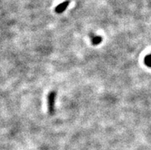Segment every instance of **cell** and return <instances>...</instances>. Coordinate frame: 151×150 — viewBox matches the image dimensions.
Here are the masks:
<instances>
[{"instance_id":"7a4b0ae2","label":"cell","mask_w":151,"mask_h":150,"mask_svg":"<svg viewBox=\"0 0 151 150\" xmlns=\"http://www.w3.org/2000/svg\"><path fill=\"white\" fill-rule=\"evenodd\" d=\"M69 5V1H65V2H62L61 4L58 5L57 7L55 8V11L57 13H62L64 11L66 10Z\"/></svg>"},{"instance_id":"3957f363","label":"cell","mask_w":151,"mask_h":150,"mask_svg":"<svg viewBox=\"0 0 151 150\" xmlns=\"http://www.w3.org/2000/svg\"><path fill=\"white\" fill-rule=\"evenodd\" d=\"M102 42V38L100 36H96V35H92L91 42L94 45H98Z\"/></svg>"},{"instance_id":"6da1fadb","label":"cell","mask_w":151,"mask_h":150,"mask_svg":"<svg viewBox=\"0 0 151 150\" xmlns=\"http://www.w3.org/2000/svg\"><path fill=\"white\" fill-rule=\"evenodd\" d=\"M56 92H51L48 96V112L51 115L55 113V103Z\"/></svg>"},{"instance_id":"277c9868","label":"cell","mask_w":151,"mask_h":150,"mask_svg":"<svg viewBox=\"0 0 151 150\" xmlns=\"http://www.w3.org/2000/svg\"><path fill=\"white\" fill-rule=\"evenodd\" d=\"M144 63L147 66L151 67V54L146 56L144 58Z\"/></svg>"}]
</instances>
